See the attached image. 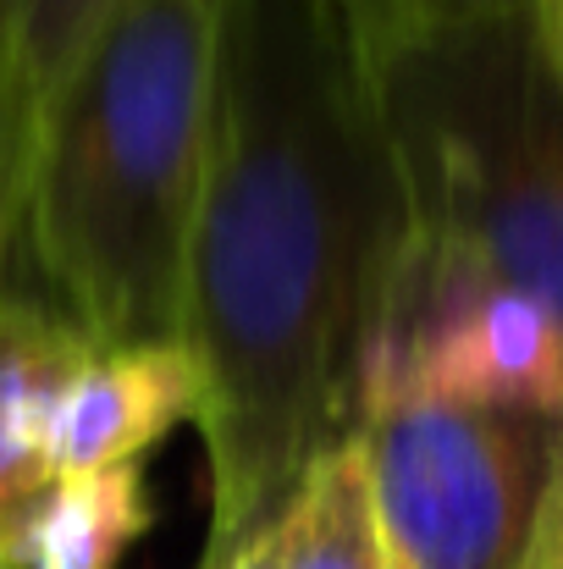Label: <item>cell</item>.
Returning <instances> with one entry per match:
<instances>
[{
	"label": "cell",
	"instance_id": "6da1fadb",
	"mask_svg": "<svg viewBox=\"0 0 563 569\" xmlns=\"http://www.w3.org/2000/svg\"><path fill=\"white\" fill-rule=\"evenodd\" d=\"M409 243L371 50L343 0H215L183 343L210 459L204 565L277 520L360 431V355Z\"/></svg>",
	"mask_w": 563,
	"mask_h": 569
},
{
	"label": "cell",
	"instance_id": "7a4b0ae2",
	"mask_svg": "<svg viewBox=\"0 0 563 569\" xmlns=\"http://www.w3.org/2000/svg\"><path fill=\"white\" fill-rule=\"evenodd\" d=\"M210 83L215 0H133L39 133L22 238L94 349L183 338Z\"/></svg>",
	"mask_w": 563,
	"mask_h": 569
},
{
	"label": "cell",
	"instance_id": "3957f363",
	"mask_svg": "<svg viewBox=\"0 0 563 569\" xmlns=\"http://www.w3.org/2000/svg\"><path fill=\"white\" fill-rule=\"evenodd\" d=\"M375 83L409 232L464 249L563 327V83L531 6L392 50Z\"/></svg>",
	"mask_w": 563,
	"mask_h": 569
},
{
	"label": "cell",
	"instance_id": "277c9868",
	"mask_svg": "<svg viewBox=\"0 0 563 569\" xmlns=\"http://www.w3.org/2000/svg\"><path fill=\"white\" fill-rule=\"evenodd\" d=\"M386 569H525L563 476V420L403 403L360 426Z\"/></svg>",
	"mask_w": 563,
	"mask_h": 569
},
{
	"label": "cell",
	"instance_id": "5b68a950",
	"mask_svg": "<svg viewBox=\"0 0 563 569\" xmlns=\"http://www.w3.org/2000/svg\"><path fill=\"white\" fill-rule=\"evenodd\" d=\"M403 403L563 420V327L464 249L409 232L360 355V426Z\"/></svg>",
	"mask_w": 563,
	"mask_h": 569
},
{
	"label": "cell",
	"instance_id": "8992f818",
	"mask_svg": "<svg viewBox=\"0 0 563 569\" xmlns=\"http://www.w3.org/2000/svg\"><path fill=\"white\" fill-rule=\"evenodd\" d=\"M204 377L183 338L94 349L67 381L44 437L50 476H89L111 465H139L167 431L199 420Z\"/></svg>",
	"mask_w": 563,
	"mask_h": 569
},
{
	"label": "cell",
	"instance_id": "52a82bcc",
	"mask_svg": "<svg viewBox=\"0 0 563 569\" xmlns=\"http://www.w3.org/2000/svg\"><path fill=\"white\" fill-rule=\"evenodd\" d=\"M89 355L94 343L56 305L0 288V520L50 481V415Z\"/></svg>",
	"mask_w": 563,
	"mask_h": 569
},
{
	"label": "cell",
	"instance_id": "ba28073f",
	"mask_svg": "<svg viewBox=\"0 0 563 569\" xmlns=\"http://www.w3.org/2000/svg\"><path fill=\"white\" fill-rule=\"evenodd\" d=\"M155 526L139 465L89 476H50L0 520V559L11 569H117Z\"/></svg>",
	"mask_w": 563,
	"mask_h": 569
},
{
	"label": "cell",
	"instance_id": "9c48e42d",
	"mask_svg": "<svg viewBox=\"0 0 563 569\" xmlns=\"http://www.w3.org/2000/svg\"><path fill=\"white\" fill-rule=\"evenodd\" d=\"M128 6L133 0H0V117L17 144L22 183L56 100Z\"/></svg>",
	"mask_w": 563,
	"mask_h": 569
},
{
	"label": "cell",
	"instance_id": "30bf717a",
	"mask_svg": "<svg viewBox=\"0 0 563 569\" xmlns=\"http://www.w3.org/2000/svg\"><path fill=\"white\" fill-rule=\"evenodd\" d=\"M282 569H386L365 437L321 448L282 509Z\"/></svg>",
	"mask_w": 563,
	"mask_h": 569
},
{
	"label": "cell",
	"instance_id": "8fae6325",
	"mask_svg": "<svg viewBox=\"0 0 563 569\" xmlns=\"http://www.w3.org/2000/svg\"><path fill=\"white\" fill-rule=\"evenodd\" d=\"M343 6L371 50V67H381L392 50L414 39H431L442 28H464L481 17H503V11H525L531 0H343Z\"/></svg>",
	"mask_w": 563,
	"mask_h": 569
},
{
	"label": "cell",
	"instance_id": "7c38bea8",
	"mask_svg": "<svg viewBox=\"0 0 563 569\" xmlns=\"http://www.w3.org/2000/svg\"><path fill=\"white\" fill-rule=\"evenodd\" d=\"M22 161H17V144L6 133V117H0V277H6V260H11V243L22 238ZM6 288V282H0Z\"/></svg>",
	"mask_w": 563,
	"mask_h": 569
},
{
	"label": "cell",
	"instance_id": "4fadbf2b",
	"mask_svg": "<svg viewBox=\"0 0 563 569\" xmlns=\"http://www.w3.org/2000/svg\"><path fill=\"white\" fill-rule=\"evenodd\" d=\"M199 569H282V515L265 520L260 531H249L232 553H221L215 565H199Z\"/></svg>",
	"mask_w": 563,
	"mask_h": 569
},
{
	"label": "cell",
	"instance_id": "5bb4252c",
	"mask_svg": "<svg viewBox=\"0 0 563 569\" xmlns=\"http://www.w3.org/2000/svg\"><path fill=\"white\" fill-rule=\"evenodd\" d=\"M525 569H563V476L542 509V526H536V542L525 553Z\"/></svg>",
	"mask_w": 563,
	"mask_h": 569
},
{
	"label": "cell",
	"instance_id": "9a60e30c",
	"mask_svg": "<svg viewBox=\"0 0 563 569\" xmlns=\"http://www.w3.org/2000/svg\"><path fill=\"white\" fill-rule=\"evenodd\" d=\"M531 33H536L553 78L563 83V0H531Z\"/></svg>",
	"mask_w": 563,
	"mask_h": 569
},
{
	"label": "cell",
	"instance_id": "2e32d148",
	"mask_svg": "<svg viewBox=\"0 0 563 569\" xmlns=\"http://www.w3.org/2000/svg\"><path fill=\"white\" fill-rule=\"evenodd\" d=\"M0 569H11V565H6V559H0Z\"/></svg>",
	"mask_w": 563,
	"mask_h": 569
}]
</instances>
